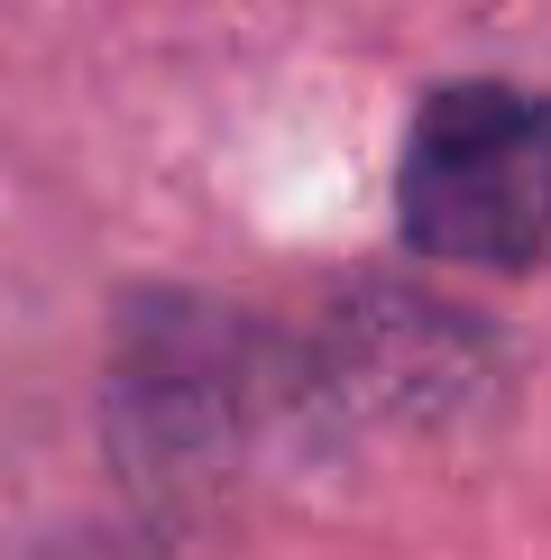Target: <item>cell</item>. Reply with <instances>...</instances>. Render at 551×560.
<instances>
[{"label": "cell", "instance_id": "1", "mask_svg": "<svg viewBox=\"0 0 551 560\" xmlns=\"http://www.w3.org/2000/svg\"><path fill=\"white\" fill-rule=\"evenodd\" d=\"M542 102L524 83H442L405 129L396 230L442 267L534 276L542 267Z\"/></svg>", "mask_w": 551, "mask_h": 560}, {"label": "cell", "instance_id": "2", "mask_svg": "<svg viewBox=\"0 0 551 560\" xmlns=\"http://www.w3.org/2000/svg\"><path fill=\"white\" fill-rule=\"evenodd\" d=\"M37 560H110V551H37Z\"/></svg>", "mask_w": 551, "mask_h": 560}]
</instances>
